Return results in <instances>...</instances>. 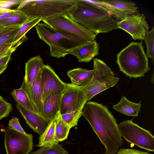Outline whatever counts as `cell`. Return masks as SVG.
Segmentation results:
<instances>
[{
    "label": "cell",
    "instance_id": "cell-1",
    "mask_svg": "<svg viewBox=\"0 0 154 154\" xmlns=\"http://www.w3.org/2000/svg\"><path fill=\"white\" fill-rule=\"evenodd\" d=\"M105 148V154H116L123 144L116 119L107 107L87 101L82 112Z\"/></svg>",
    "mask_w": 154,
    "mask_h": 154
},
{
    "label": "cell",
    "instance_id": "cell-2",
    "mask_svg": "<svg viewBox=\"0 0 154 154\" xmlns=\"http://www.w3.org/2000/svg\"><path fill=\"white\" fill-rule=\"evenodd\" d=\"M76 6L69 17L97 35L118 28L115 19L101 1L75 0Z\"/></svg>",
    "mask_w": 154,
    "mask_h": 154
},
{
    "label": "cell",
    "instance_id": "cell-3",
    "mask_svg": "<svg viewBox=\"0 0 154 154\" xmlns=\"http://www.w3.org/2000/svg\"><path fill=\"white\" fill-rule=\"evenodd\" d=\"M35 28L40 39L48 45L51 55L64 57L75 48L89 42L61 32L45 23H38Z\"/></svg>",
    "mask_w": 154,
    "mask_h": 154
},
{
    "label": "cell",
    "instance_id": "cell-4",
    "mask_svg": "<svg viewBox=\"0 0 154 154\" xmlns=\"http://www.w3.org/2000/svg\"><path fill=\"white\" fill-rule=\"evenodd\" d=\"M142 43L132 42L117 54L120 70L131 79L144 76L150 70Z\"/></svg>",
    "mask_w": 154,
    "mask_h": 154
},
{
    "label": "cell",
    "instance_id": "cell-5",
    "mask_svg": "<svg viewBox=\"0 0 154 154\" xmlns=\"http://www.w3.org/2000/svg\"><path fill=\"white\" fill-rule=\"evenodd\" d=\"M76 6L75 0H21L16 9L29 18L42 19L60 14L69 16Z\"/></svg>",
    "mask_w": 154,
    "mask_h": 154
},
{
    "label": "cell",
    "instance_id": "cell-6",
    "mask_svg": "<svg viewBox=\"0 0 154 154\" xmlns=\"http://www.w3.org/2000/svg\"><path fill=\"white\" fill-rule=\"evenodd\" d=\"M93 66L95 73L90 82L83 87L85 91L88 101L100 93L116 85L120 79L102 60L94 59Z\"/></svg>",
    "mask_w": 154,
    "mask_h": 154
},
{
    "label": "cell",
    "instance_id": "cell-7",
    "mask_svg": "<svg viewBox=\"0 0 154 154\" xmlns=\"http://www.w3.org/2000/svg\"><path fill=\"white\" fill-rule=\"evenodd\" d=\"M133 119L118 124L122 137L128 142L149 151H154V137L151 132L133 122Z\"/></svg>",
    "mask_w": 154,
    "mask_h": 154
},
{
    "label": "cell",
    "instance_id": "cell-8",
    "mask_svg": "<svg viewBox=\"0 0 154 154\" xmlns=\"http://www.w3.org/2000/svg\"><path fill=\"white\" fill-rule=\"evenodd\" d=\"M42 21L61 32L82 38L89 42L94 40L97 36L66 15H56L42 19Z\"/></svg>",
    "mask_w": 154,
    "mask_h": 154
},
{
    "label": "cell",
    "instance_id": "cell-9",
    "mask_svg": "<svg viewBox=\"0 0 154 154\" xmlns=\"http://www.w3.org/2000/svg\"><path fill=\"white\" fill-rule=\"evenodd\" d=\"M4 143L7 154H29L33 149V136L8 127L5 130Z\"/></svg>",
    "mask_w": 154,
    "mask_h": 154
},
{
    "label": "cell",
    "instance_id": "cell-10",
    "mask_svg": "<svg viewBox=\"0 0 154 154\" xmlns=\"http://www.w3.org/2000/svg\"><path fill=\"white\" fill-rule=\"evenodd\" d=\"M88 101L85 91L82 87L67 84L62 95L60 103V115L83 108Z\"/></svg>",
    "mask_w": 154,
    "mask_h": 154
},
{
    "label": "cell",
    "instance_id": "cell-11",
    "mask_svg": "<svg viewBox=\"0 0 154 154\" xmlns=\"http://www.w3.org/2000/svg\"><path fill=\"white\" fill-rule=\"evenodd\" d=\"M118 26L128 32L135 40H143L149 28L146 16L137 12L119 21Z\"/></svg>",
    "mask_w": 154,
    "mask_h": 154
},
{
    "label": "cell",
    "instance_id": "cell-12",
    "mask_svg": "<svg viewBox=\"0 0 154 154\" xmlns=\"http://www.w3.org/2000/svg\"><path fill=\"white\" fill-rule=\"evenodd\" d=\"M42 101L50 94L62 95L67 84L62 82L50 66L45 65L41 70Z\"/></svg>",
    "mask_w": 154,
    "mask_h": 154
},
{
    "label": "cell",
    "instance_id": "cell-13",
    "mask_svg": "<svg viewBox=\"0 0 154 154\" xmlns=\"http://www.w3.org/2000/svg\"><path fill=\"white\" fill-rule=\"evenodd\" d=\"M113 17L118 21L137 13L138 8L133 2L120 0L101 1Z\"/></svg>",
    "mask_w": 154,
    "mask_h": 154
},
{
    "label": "cell",
    "instance_id": "cell-14",
    "mask_svg": "<svg viewBox=\"0 0 154 154\" xmlns=\"http://www.w3.org/2000/svg\"><path fill=\"white\" fill-rule=\"evenodd\" d=\"M16 106L26 123L35 132L41 134L51 122L41 115L31 111L17 104Z\"/></svg>",
    "mask_w": 154,
    "mask_h": 154
},
{
    "label": "cell",
    "instance_id": "cell-15",
    "mask_svg": "<svg viewBox=\"0 0 154 154\" xmlns=\"http://www.w3.org/2000/svg\"><path fill=\"white\" fill-rule=\"evenodd\" d=\"M41 72V70L31 85H28L23 81L20 87L26 93L37 112L40 114L43 104Z\"/></svg>",
    "mask_w": 154,
    "mask_h": 154
},
{
    "label": "cell",
    "instance_id": "cell-16",
    "mask_svg": "<svg viewBox=\"0 0 154 154\" xmlns=\"http://www.w3.org/2000/svg\"><path fill=\"white\" fill-rule=\"evenodd\" d=\"M61 96L50 94L43 101L40 114L51 122L56 120L60 115Z\"/></svg>",
    "mask_w": 154,
    "mask_h": 154
},
{
    "label": "cell",
    "instance_id": "cell-17",
    "mask_svg": "<svg viewBox=\"0 0 154 154\" xmlns=\"http://www.w3.org/2000/svg\"><path fill=\"white\" fill-rule=\"evenodd\" d=\"M99 49V45L94 40L75 48L69 54L76 57L79 62L88 63L98 55Z\"/></svg>",
    "mask_w": 154,
    "mask_h": 154
},
{
    "label": "cell",
    "instance_id": "cell-18",
    "mask_svg": "<svg viewBox=\"0 0 154 154\" xmlns=\"http://www.w3.org/2000/svg\"><path fill=\"white\" fill-rule=\"evenodd\" d=\"M44 65L42 59L39 55L30 58L25 64L23 81L26 84L31 85Z\"/></svg>",
    "mask_w": 154,
    "mask_h": 154
},
{
    "label": "cell",
    "instance_id": "cell-19",
    "mask_svg": "<svg viewBox=\"0 0 154 154\" xmlns=\"http://www.w3.org/2000/svg\"><path fill=\"white\" fill-rule=\"evenodd\" d=\"M95 72L94 69L88 70L77 68L68 71L67 75L71 80L72 84L84 87L90 82Z\"/></svg>",
    "mask_w": 154,
    "mask_h": 154
},
{
    "label": "cell",
    "instance_id": "cell-20",
    "mask_svg": "<svg viewBox=\"0 0 154 154\" xmlns=\"http://www.w3.org/2000/svg\"><path fill=\"white\" fill-rule=\"evenodd\" d=\"M141 101L138 103L133 102L122 96L120 101L112 108L117 111L123 114L130 116L137 117L140 112Z\"/></svg>",
    "mask_w": 154,
    "mask_h": 154
},
{
    "label": "cell",
    "instance_id": "cell-21",
    "mask_svg": "<svg viewBox=\"0 0 154 154\" xmlns=\"http://www.w3.org/2000/svg\"><path fill=\"white\" fill-rule=\"evenodd\" d=\"M42 20V18L40 17L29 18L20 28L12 41V46L16 49L21 44L27 40L26 33Z\"/></svg>",
    "mask_w": 154,
    "mask_h": 154
},
{
    "label": "cell",
    "instance_id": "cell-22",
    "mask_svg": "<svg viewBox=\"0 0 154 154\" xmlns=\"http://www.w3.org/2000/svg\"><path fill=\"white\" fill-rule=\"evenodd\" d=\"M56 120L51 122L39 138L36 146L51 147L59 144L55 134Z\"/></svg>",
    "mask_w": 154,
    "mask_h": 154
},
{
    "label": "cell",
    "instance_id": "cell-23",
    "mask_svg": "<svg viewBox=\"0 0 154 154\" xmlns=\"http://www.w3.org/2000/svg\"><path fill=\"white\" fill-rule=\"evenodd\" d=\"M11 94L18 104L31 111L38 113L26 93L21 88L13 90Z\"/></svg>",
    "mask_w": 154,
    "mask_h": 154
},
{
    "label": "cell",
    "instance_id": "cell-24",
    "mask_svg": "<svg viewBox=\"0 0 154 154\" xmlns=\"http://www.w3.org/2000/svg\"><path fill=\"white\" fill-rule=\"evenodd\" d=\"M29 18L21 11L16 9L12 14L0 21V24L5 26H21Z\"/></svg>",
    "mask_w": 154,
    "mask_h": 154
},
{
    "label": "cell",
    "instance_id": "cell-25",
    "mask_svg": "<svg viewBox=\"0 0 154 154\" xmlns=\"http://www.w3.org/2000/svg\"><path fill=\"white\" fill-rule=\"evenodd\" d=\"M83 108H82L62 115H60V117L71 129L78 125L79 119L82 116Z\"/></svg>",
    "mask_w": 154,
    "mask_h": 154
},
{
    "label": "cell",
    "instance_id": "cell-26",
    "mask_svg": "<svg viewBox=\"0 0 154 154\" xmlns=\"http://www.w3.org/2000/svg\"><path fill=\"white\" fill-rule=\"evenodd\" d=\"M70 128L61 119L60 115L56 120V136L59 142L66 140L68 136Z\"/></svg>",
    "mask_w": 154,
    "mask_h": 154
},
{
    "label": "cell",
    "instance_id": "cell-27",
    "mask_svg": "<svg viewBox=\"0 0 154 154\" xmlns=\"http://www.w3.org/2000/svg\"><path fill=\"white\" fill-rule=\"evenodd\" d=\"M30 154H69V152L58 144L51 147H40Z\"/></svg>",
    "mask_w": 154,
    "mask_h": 154
},
{
    "label": "cell",
    "instance_id": "cell-28",
    "mask_svg": "<svg viewBox=\"0 0 154 154\" xmlns=\"http://www.w3.org/2000/svg\"><path fill=\"white\" fill-rule=\"evenodd\" d=\"M147 47L146 55L148 58L151 59V61L153 63L154 60V28L146 34L143 40Z\"/></svg>",
    "mask_w": 154,
    "mask_h": 154
},
{
    "label": "cell",
    "instance_id": "cell-29",
    "mask_svg": "<svg viewBox=\"0 0 154 154\" xmlns=\"http://www.w3.org/2000/svg\"><path fill=\"white\" fill-rule=\"evenodd\" d=\"M16 49L11 46L0 56V75L7 69L12 53Z\"/></svg>",
    "mask_w": 154,
    "mask_h": 154
},
{
    "label": "cell",
    "instance_id": "cell-30",
    "mask_svg": "<svg viewBox=\"0 0 154 154\" xmlns=\"http://www.w3.org/2000/svg\"><path fill=\"white\" fill-rule=\"evenodd\" d=\"M20 27L11 30L0 37V47L8 44H11L14 38Z\"/></svg>",
    "mask_w": 154,
    "mask_h": 154
},
{
    "label": "cell",
    "instance_id": "cell-31",
    "mask_svg": "<svg viewBox=\"0 0 154 154\" xmlns=\"http://www.w3.org/2000/svg\"><path fill=\"white\" fill-rule=\"evenodd\" d=\"M12 110V104L0 95V118H3L8 116Z\"/></svg>",
    "mask_w": 154,
    "mask_h": 154
},
{
    "label": "cell",
    "instance_id": "cell-32",
    "mask_svg": "<svg viewBox=\"0 0 154 154\" xmlns=\"http://www.w3.org/2000/svg\"><path fill=\"white\" fill-rule=\"evenodd\" d=\"M8 125V127L10 129L22 134H26L21 126L19 119L15 117H13L9 121Z\"/></svg>",
    "mask_w": 154,
    "mask_h": 154
},
{
    "label": "cell",
    "instance_id": "cell-33",
    "mask_svg": "<svg viewBox=\"0 0 154 154\" xmlns=\"http://www.w3.org/2000/svg\"><path fill=\"white\" fill-rule=\"evenodd\" d=\"M116 154H152L148 152L138 150L122 148L118 151Z\"/></svg>",
    "mask_w": 154,
    "mask_h": 154
},
{
    "label": "cell",
    "instance_id": "cell-34",
    "mask_svg": "<svg viewBox=\"0 0 154 154\" xmlns=\"http://www.w3.org/2000/svg\"><path fill=\"white\" fill-rule=\"evenodd\" d=\"M16 10L5 9L0 11V21L5 19L12 14Z\"/></svg>",
    "mask_w": 154,
    "mask_h": 154
},
{
    "label": "cell",
    "instance_id": "cell-35",
    "mask_svg": "<svg viewBox=\"0 0 154 154\" xmlns=\"http://www.w3.org/2000/svg\"><path fill=\"white\" fill-rule=\"evenodd\" d=\"M20 27V26H5L4 28L0 29V37L10 31Z\"/></svg>",
    "mask_w": 154,
    "mask_h": 154
},
{
    "label": "cell",
    "instance_id": "cell-36",
    "mask_svg": "<svg viewBox=\"0 0 154 154\" xmlns=\"http://www.w3.org/2000/svg\"><path fill=\"white\" fill-rule=\"evenodd\" d=\"M11 45V44H8L0 47V56L8 49Z\"/></svg>",
    "mask_w": 154,
    "mask_h": 154
},
{
    "label": "cell",
    "instance_id": "cell-37",
    "mask_svg": "<svg viewBox=\"0 0 154 154\" xmlns=\"http://www.w3.org/2000/svg\"><path fill=\"white\" fill-rule=\"evenodd\" d=\"M0 9H6L2 5L0 4Z\"/></svg>",
    "mask_w": 154,
    "mask_h": 154
},
{
    "label": "cell",
    "instance_id": "cell-38",
    "mask_svg": "<svg viewBox=\"0 0 154 154\" xmlns=\"http://www.w3.org/2000/svg\"><path fill=\"white\" fill-rule=\"evenodd\" d=\"M5 27V26H4L0 24V29H1L4 28Z\"/></svg>",
    "mask_w": 154,
    "mask_h": 154
},
{
    "label": "cell",
    "instance_id": "cell-39",
    "mask_svg": "<svg viewBox=\"0 0 154 154\" xmlns=\"http://www.w3.org/2000/svg\"><path fill=\"white\" fill-rule=\"evenodd\" d=\"M5 9H0V11H2L4 10Z\"/></svg>",
    "mask_w": 154,
    "mask_h": 154
},
{
    "label": "cell",
    "instance_id": "cell-40",
    "mask_svg": "<svg viewBox=\"0 0 154 154\" xmlns=\"http://www.w3.org/2000/svg\"><path fill=\"white\" fill-rule=\"evenodd\" d=\"M2 119V118H0V120L1 119Z\"/></svg>",
    "mask_w": 154,
    "mask_h": 154
}]
</instances>
